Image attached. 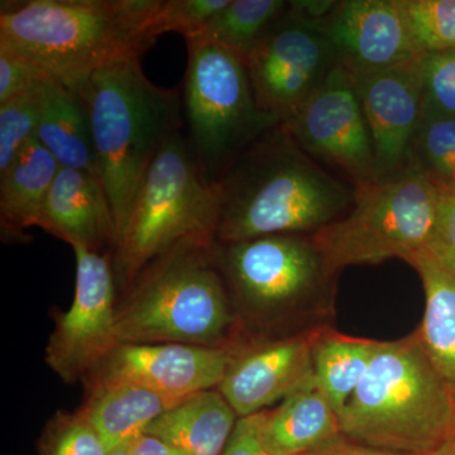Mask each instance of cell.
Returning <instances> with one entry per match:
<instances>
[{"label": "cell", "instance_id": "obj_1", "mask_svg": "<svg viewBox=\"0 0 455 455\" xmlns=\"http://www.w3.org/2000/svg\"><path fill=\"white\" fill-rule=\"evenodd\" d=\"M218 243L323 229L349 212L355 188L320 166L283 123L235 158L215 184Z\"/></svg>", "mask_w": 455, "mask_h": 455}, {"label": "cell", "instance_id": "obj_2", "mask_svg": "<svg viewBox=\"0 0 455 455\" xmlns=\"http://www.w3.org/2000/svg\"><path fill=\"white\" fill-rule=\"evenodd\" d=\"M160 0L3 2L0 46L20 53L79 94L114 60L142 55L155 44Z\"/></svg>", "mask_w": 455, "mask_h": 455}, {"label": "cell", "instance_id": "obj_3", "mask_svg": "<svg viewBox=\"0 0 455 455\" xmlns=\"http://www.w3.org/2000/svg\"><path fill=\"white\" fill-rule=\"evenodd\" d=\"M79 95L88 107L97 175L119 238L156 156L181 132L182 98L152 83L139 55L99 68Z\"/></svg>", "mask_w": 455, "mask_h": 455}, {"label": "cell", "instance_id": "obj_4", "mask_svg": "<svg viewBox=\"0 0 455 455\" xmlns=\"http://www.w3.org/2000/svg\"><path fill=\"white\" fill-rule=\"evenodd\" d=\"M344 439L405 455H439L455 444V400L418 334L381 341L339 414Z\"/></svg>", "mask_w": 455, "mask_h": 455}, {"label": "cell", "instance_id": "obj_5", "mask_svg": "<svg viewBox=\"0 0 455 455\" xmlns=\"http://www.w3.org/2000/svg\"><path fill=\"white\" fill-rule=\"evenodd\" d=\"M217 243L179 245L140 272L116 307L119 343L232 348L236 316Z\"/></svg>", "mask_w": 455, "mask_h": 455}, {"label": "cell", "instance_id": "obj_6", "mask_svg": "<svg viewBox=\"0 0 455 455\" xmlns=\"http://www.w3.org/2000/svg\"><path fill=\"white\" fill-rule=\"evenodd\" d=\"M220 205L181 132L149 167L114 247L116 283L130 287L154 260L185 243L215 244Z\"/></svg>", "mask_w": 455, "mask_h": 455}, {"label": "cell", "instance_id": "obj_7", "mask_svg": "<svg viewBox=\"0 0 455 455\" xmlns=\"http://www.w3.org/2000/svg\"><path fill=\"white\" fill-rule=\"evenodd\" d=\"M182 108L200 170L217 184L228 167L281 122L260 109L243 57L200 37L185 38Z\"/></svg>", "mask_w": 455, "mask_h": 455}, {"label": "cell", "instance_id": "obj_8", "mask_svg": "<svg viewBox=\"0 0 455 455\" xmlns=\"http://www.w3.org/2000/svg\"><path fill=\"white\" fill-rule=\"evenodd\" d=\"M439 194L434 182L409 166L355 188L349 212L311 238L334 274L348 266L392 259L407 262L427 247Z\"/></svg>", "mask_w": 455, "mask_h": 455}, {"label": "cell", "instance_id": "obj_9", "mask_svg": "<svg viewBox=\"0 0 455 455\" xmlns=\"http://www.w3.org/2000/svg\"><path fill=\"white\" fill-rule=\"evenodd\" d=\"M217 260L236 301L257 316L323 307L331 298L337 275L311 235H267L217 243Z\"/></svg>", "mask_w": 455, "mask_h": 455}, {"label": "cell", "instance_id": "obj_10", "mask_svg": "<svg viewBox=\"0 0 455 455\" xmlns=\"http://www.w3.org/2000/svg\"><path fill=\"white\" fill-rule=\"evenodd\" d=\"M260 109L287 121L338 65L323 23L287 8L245 57Z\"/></svg>", "mask_w": 455, "mask_h": 455}, {"label": "cell", "instance_id": "obj_11", "mask_svg": "<svg viewBox=\"0 0 455 455\" xmlns=\"http://www.w3.org/2000/svg\"><path fill=\"white\" fill-rule=\"evenodd\" d=\"M73 250L76 259L73 302L56 319L44 357L47 366L66 383L88 379L119 344L112 259L82 245Z\"/></svg>", "mask_w": 455, "mask_h": 455}, {"label": "cell", "instance_id": "obj_12", "mask_svg": "<svg viewBox=\"0 0 455 455\" xmlns=\"http://www.w3.org/2000/svg\"><path fill=\"white\" fill-rule=\"evenodd\" d=\"M284 130L305 154L358 188L376 180L372 140L352 75L338 64L287 121Z\"/></svg>", "mask_w": 455, "mask_h": 455}, {"label": "cell", "instance_id": "obj_13", "mask_svg": "<svg viewBox=\"0 0 455 455\" xmlns=\"http://www.w3.org/2000/svg\"><path fill=\"white\" fill-rule=\"evenodd\" d=\"M235 355L233 348L119 343L86 379L89 386L131 383L184 400L220 387Z\"/></svg>", "mask_w": 455, "mask_h": 455}, {"label": "cell", "instance_id": "obj_14", "mask_svg": "<svg viewBox=\"0 0 455 455\" xmlns=\"http://www.w3.org/2000/svg\"><path fill=\"white\" fill-rule=\"evenodd\" d=\"M352 77L372 140L376 180L390 178L409 167L412 140L423 121L419 59Z\"/></svg>", "mask_w": 455, "mask_h": 455}, {"label": "cell", "instance_id": "obj_15", "mask_svg": "<svg viewBox=\"0 0 455 455\" xmlns=\"http://www.w3.org/2000/svg\"><path fill=\"white\" fill-rule=\"evenodd\" d=\"M323 28L338 64L352 76L411 64L420 57L400 0L339 2Z\"/></svg>", "mask_w": 455, "mask_h": 455}, {"label": "cell", "instance_id": "obj_16", "mask_svg": "<svg viewBox=\"0 0 455 455\" xmlns=\"http://www.w3.org/2000/svg\"><path fill=\"white\" fill-rule=\"evenodd\" d=\"M317 328L236 352L220 392L238 419L259 414L315 382L313 348Z\"/></svg>", "mask_w": 455, "mask_h": 455}, {"label": "cell", "instance_id": "obj_17", "mask_svg": "<svg viewBox=\"0 0 455 455\" xmlns=\"http://www.w3.org/2000/svg\"><path fill=\"white\" fill-rule=\"evenodd\" d=\"M37 228L71 245L101 252L116 247V227L103 184L86 171L61 167L51 187Z\"/></svg>", "mask_w": 455, "mask_h": 455}, {"label": "cell", "instance_id": "obj_18", "mask_svg": "<svg viewBox=\"0 0 455 455\" xmlns=\"http://www.w3.org/2000/svg\"><path fill=\"white\" fill-rule=\"evenodd\" d=\"M254 416L263 445L275 455L313 454L344 440L339 415L315 382Z\"/></svg>", "mask_w": 455, "mask_h": 455}, {"label": "cell", "instance_id": "obj_19", "mask_svg": "<svg viewBox=\"0 0 455 455\" xmlns=\"http://www.w3.org/2000/svg\"><path fill=\"white\" fill-rule=\"evenodd\" d=\"M89 390L79 411L112 451L140 438L182 401L131 383H100Z\"/></svg>", "mask_w": 455, "mask_h": 455}, {"label": "cell", "instance_id": "obj_20", "mask_svg": "<svg viewBox=\"0 0 455 455\" xmlns=\"http://www.w3.org/2000/svg\"><path fill=\"white\" fill-rule=\"evenodd\" d=\"M236 418L220 391H204L160 416L145 434L164 440L184 455H221Z\"/></svg>", "mask_w": 455, "mask_h": 455}, {"label": "cell", "instance_id": "obj_21", "mask_svg": "<svg viewBox=\"0 0 455 455\" xmlns=\"http://www.w3.org/2000/svg\"><path fill=\"white\" fill-rule=\"evenodd\" d=\"M36 139L49 149L60 166L97 175L88 107L77 92L51 77L41 86Z\"/></svg>", "mask_w": 455, "mask_h": 455}, {"label": "cell", "instance_id": "obj_22", "mask_svg": "<svg viewBox=\"0 0 455 455\" xmlns=\"http://www.w3.org/2000/svg\"><path fill=\"white\" fill-rule=\"evenodd\" d=\"M407 262L423 281L427 299L423 323L416 334L455 400V272L425 248Z\"/></svg>", "mask_w": 455, "mask_h": 455}, {"label": "cell", "instance_id": "obj_23", "mask_svg": "<svg viewBox=\"0 0 455 455\" xmlns=\"http://www.w3.org/2000/svg\"><path fill=\"white\" fill-rule=\"evenodd\" d=\"M60 164L40 140L32 139L5 172L0 173V221L3 236L18 238L37 227Z\"/></svg>", "mask_w": 455, "mask_h": 455}, {"label": "cell", "instance_id": "obj_24", "mask_svg": "<svg viewBox=\"0 0 455 455\" xmlns=\"http://www.w3.org/2000/svg\"><path fill=\"white\" fill-rule=\"evenodd\" d=\"M379 344L319 326L313 348L314 377L338 415L357 390Z\"/></svg>", "mask_w": 455, "mask_h": 455}, {"label": "cell", "instance_id": "obj_25", "mask_svg": "<svg viewBox=\"0 0 455 455\" xmlns=\"http://www.w3.org/2000/svg\"><path fill=\"white\" fill-rule=\"evenodd\" d=\"M287 8L289 2L283 0H230L194 37L220 44L245 60Z\"/></svg>", "mask_w": 455, "mask_h": 455}, {"label": "cell", "instance_id": "obj_26", "mask_svg": "<svg viewBox=\"0 0 455 455\" xmlns=\"http://www.w3.org/2000/svg\"><path fill=\"white\" fill-rule=\"evenodd\" d=\"M409 166L440 190L455 191V116H423L412 140Z\"/></svg>", "mask_w": 455, "mask_h": 455}, {"label": "cell", "instance_id": "obj_27", "mask_svg": "<svg viewBox=\"0 0 455 455\" xmlns=\"http://www.w3.org/2000/svg\"><path fill=\"white\" fill-rule=\"evenodd\" d=\"M419 53L455 50V0H400Z\"/></svg>", "mask_w": 455, "mask_h": 455}, {"label": "cell", "instance_id": "obj_28", "mask_svg": "<svg viewBox=\"0 0 455 455\" xmlns=\"http://www.w3.org/2000/svg\"><path fill=\"white\" fill-rule=\"evenodd\" d=\"M42 84L0 104V173L7 171L23 147L36 137Z\"/></svg>", "mask_w": 455, "mask_h": 455}, {"label": "cell", "instance_id": "obj_29", "mask_svg": "<svg viewBox=\"0 0 455 455\" xmlns=\"http://www.w3.org/2000/svg\"><path fill=\"white\" fill-rule=\"evenodd\" d=\"M42 455H109L98 431L82 412H59L44 431Z\"/></svg>", "mask_w": 455, "mask_h": 455}, {"label": "cell", "instance_id": "obj_30", "mask_svg": "<svg viewBox=\"0 0 455 455\" xmlns=\"http://www.w3.org/2000/svg\"><path fill=\"white\" fill-rule=\"evenodd\" d=\"M419 66L424 116H455V50L423 53Z\"/></svg>", "mask_w": 455, "mask_h": 455}, {"label": "cell", "instance_id": "obj_31", "mask_svg": "<svg viewBox=\"0 0 455 455\" xmlns=\"http://www.w3.org/2000/svg\"><path fill=\"white\" fill-rule=\"evenodd\" d=\"M230 0H160L156 9L152 33L155 38L166 32L194 37Z\"/></svg>", "mask_w": 455, "mask_h": 455}, {"label": "cell", "instance_id": "obj_32", "mask_svg": "<svg viewBox=\"0 0 455 455\" xmlns=\"http://www.w3.org/2000/svg\"><path fill=\"white\" fill-rule=\"evenodd\" d=\"M49 79L38 66L20 53L0 46V104Z\"/></svg>", "mask_w": 455, "mask_h": 455}, {"label": "cell", "instance_id": "obj_33", "mask_svg": "<svg viewBox=\"0 0 455 455\" xmlns=\"http://www.w3.org/2000/svg\"><path fill=\"white\" fill-rule=\"evenodd\" d=\"M425 250L455 272V191L440 190L435 223Z\"/></svg>", "mask_w": 455, "mask_h": 455}, {"label": "cell", "instance_id": "obj_34", "mask_svg": "<svg viewBox=\"0 0 455 455\" xmlns=\"http://www.w3.org/2000/svg\"><path fill=\"white\" fill-rule=\"evenodd\" d=\"M221 455H275L260 440L256 416L238 419Z\"/></svg>", "mask_w": 455, "mask_h": 455}, {"label": "cell", "instance_id": "obj_35", "mask_svg": "<svg viewBox=\"0 0 455 455\" xmlns=\"http://www.w3.org/2000/svg\"><path fill=\"white\" fill-rule=\"evenodd\" d=\"M130 455H184L172 445L149 434H143L131 445Z\"/></svg>", "mask_w": 455, "mask_h": 455}, {"label": "cell", "instance_id": "obj_36", "mask_svg": "<svg viewBox=\"0 0 455 455\" xmlns=\"http://www.w3.org/2000/svg\"><path fill=\"white\" fill-rule=\"evenodd\" d=\"M307 455H405L391 453V451H379V449L363 447V445L355 444L348 440H341L333 447L323 449L316 453ZM440 455V454H439Z\"/></svg>", "mask_w": 455, "mask_h": 455}, {"label": "cell", "instance_id": "obj_37", "mask_svg": "<svg viewBox=\"0 0 455 455\" xmlns=\"http://www.w3.org/2000/svg\"><path fill=\"white\" fill-rule=\"evenodd\" d=\"M132 443H130V444L122 445V447L114 449L112 453L109 455H130Z\"/></svg>", "mask_w": 455, "mask_h": 455}, {"label": "cell", "instance_id": "obj_38", "mask_svg": "<svg viewBox=\"0 0 455 455\" xmlns=\"http://www.w3.org/2000/svg\"><path fill=\"white\" fill-rule=\"evenodd\" d=\"M440 455H455V444L453 445V447H451L447 449V451H443V453Z\"/></svg>", "mask_w": 455, "mask_h": 455}]
</instances>
